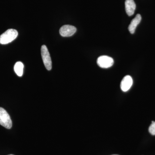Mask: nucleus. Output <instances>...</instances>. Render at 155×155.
I'll return each instance as SVG.
<instances>
[{"label":"nucleus","mask_w":155,"mask_h":155,"mask_svg":"<svg viewBox=\"0 0 155 155\" xmlns=\"http://www.w3.org/2000/svg\"><path fill=\"white\" fill-rule=\"evenodd\" d=\"M18 35V32L15 29H8L0 35V44L6 45L10 43L17 38Z\"/></svg>","instance_id":"f257e3e1"},{"label":"nucleus","mask_w":155,"mask_h":155,"mask_svg":"<svg viewBox=\"0 0 155 155\" xmlns=\"http://www.w3.org/2000/svg\"><path fill=\"white\" fill-rule=\"evenodd\" d=\"M0 125L7 129H11L12 122L9 114L4 109L0 107Z\"/></svg>","instance_id":"f03ea898"},{"label":"nucleus","mask_w":155,"mask_h":155,"mask_svg":"<svg viewBox=\"0 0 155 155\" xmlns=\"http://www.w3.org/2000/svg\"><path fill=\"white\" fill-rule=\"evenodd\" d=\"M41 54L45 67L48 70L52 69V61L48 50L45 45H43L41 48Z\"/></svg>","instance_id":"7ed1b4c3"},{"label":"nucleus","mask_w":155,"mask_h":155,"mask_svg":"<svg viewBox=\"0 0 155 155\" xmlns=\"http://www.w3.org/2000/svg\"><path fill=\"white\" fill-rule=\"evenodd\" d=\"M97 64L101 68H110L114 64V60L113 58L109 56H100L97 60Z\"/></svg>","instance_id":"20e7f679"},{"label":"nucleus","mask_w":155,"mask_h":155,"mask_svg":"<svg viewBox=\"0 0 155 155\" xmlns=\"http://www.w3.org/2000/svg\"><path fill=\"white\" fill-rule=\"evenodd\" d=\"M76 31V28L75 26L71 25H64L60 29V33L63 37L72 36Z\"/></svg>","instance_id":"39448f33"},{"label":"nucleus","mask_w":155,"mask_h":155,"mask_svg":"<svg viewBox=\"0 0 155 155\" xmlns=\"http://www.w3.org/2000/svg\"><path fill=\"white\" fill-rule=\"evenodd\" d=\"M133 84V80L130 75H126L122 79L120 87L123 91L126 92L130 89Z\"/></svg>","instance_id":"423d86ee"},{"label":"nucleus","mask_w":155,"mask_h":155,"mask_svg":"<svg viewBox=\"0 0 155 155\" xmlns=\"http://www.w3.org/2000/svg\"><path fill=\"white\" fill-rule=\"evenodd\" d=\"M125 11L128 16L134 14L136 9V4L134 0H126L125 2Z\"/></svg>","instance_id":"0eeeda50"},{"label":"nucleus","mask_w":155,"mask_h":155,"mask_svg":"<svg viewBox=\"0 0 155 155\" xmlns=\"http://www.w3.org/2000/svg\"><path fill=\"white\" fill-rule=\"evenodd\" d=\"M141 15L140 14H137L135 18L132 19L128 28V30H129L130 33L134 34L135 32L137 26L141 21Z\"/></svg>","instance_id":"6e6552de"},{"label":"nucleus","mask_w":155,"mask_h":155,"mask_svg":"<svg viewBox=\"0 0 155 155\" xmlns=\"http://www.w3.org/2000/svg\"><path fill=\"white\" fill-rule=\"evenodd\" d=\"M23 68L24 65L22 62L20 61L17 62L14 65V71L18 76L21 77L23 75Z\"/></svg>","instance_id":"1a4fd4ad"},{"label":"nucleus","mask_w":155,"mask_h":155,"mask_svg":"<svg viewBox=\"0 0 155 155\" xmlns=\"http://www.w3.org/2000/svg\"><path fill=\"white\" fill-rule=\"evenodd\" d=\"M149 131L152 135H155V122L152 121L149 128Z\"/></svg>","instance_id":"9d476101"},{"label":"nucleus","mask_w":155,"mask_h":155,"mask_svg":"<svg viewBox=\"0 0 155 155\" xmlns=\"http://www.w3.org/2000/svg\"></svg>","instance_id":"9b49d317"},{"label":"nucleus","mask_w":155,"mask_h":155,"mask_svg":"<svg viewBox=\"0 0 155 155\" xmlns=\"http://www.w3.org/2000/svg\"></svg>","instance_id":"f8f14e48"}]
</instances>
